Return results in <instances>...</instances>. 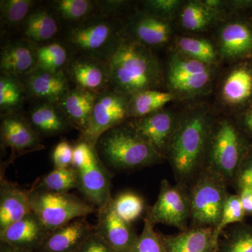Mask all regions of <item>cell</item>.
Wrapping results in <instances>:
<instances>
[{"instance_id": "38", "label": "cell", "mask_w": 252, "mask_h": 252, "mask_svg": "<svg viewBox=\"0 0 252 252\" xmlns=\"http://www.w3.org/2000/svg\"><path fill=\"white\" fill-rule=\"evenodd\" d=\"M246 215L238 194H228L223 207L220 223L214 229V238L218 244L220 235L228 225L243 223Z\"/></svg>"}, {"instance_id": "36", "label": "cell", "mask_w": 252, "mask_h": 252, "mask_svg": "<svg viewBox=\"0 0 252 252\" xmlns=\"http://www.w3.org/2000/svg\"><path fill=\"white\" fill-rule=\"evenodd\" d=\"M34 0H1L0 19L1 28H21L29 15L36 7Z\"/></svg>"}, {"instance_id": "1", "label": "cell", "mask_w": 252, "mask_h": 252, "mask_svg": "<svg viewBox=\"0 0 252 252\" xmlns=\"http://www.w3.org/2000/svg\"><path fill=\"white\" fill-rule=\"evenodd\" d=\"M213 121L211 113L203 106L189 108L179 115L165 155L178 185L188 187L203 171Z\"/></svg>"}, {"instance_id": "9", "label": "cell", "mask_w": 252, "mask_h": 252, "mask_svg": "<svg viewBox=\"0 0 252 252\" xmlns=\"http://www.w3.org/2000/svg\"><path fill=\"white\" fill-rule=\"evenodd\" d=\"M28 190L32 211L50 231L94 211V206L71 193L33 188Z\"/></svg>"}, {"instance_id": "33", "label": "cell", "mask_w": 252, "mask_h": 252, "mask_svg": "<svg viewBox=\"0 0 252 252\" xmlns=\"http://www.w3.org/2000/svg\"><path fill=\"white\" fill-rule=\"evenodd\" d=\"M26 89L19 77L9 74L0 75V111L1 116L18 112L26 97Z\"/></svg>"}, {"instance_id": "34", "label": "cell", "mask_w": 252, "mask_h": 252, "mask_svg": "<svg viewBox=\"0 0 252 252\" xmlns=\"http://www.w3.org/2000/svg\"><path fill=\"white\" fill-rule=\"evenodd\" d=\"M216 252H252V224L233 225L220 235Z\"/></svg>"}, {"instance_id": "47", "label": "cell", "mask_w": 252, "mask_h": 252, "mask_svg": "<svg viewBox=\"0 0 252 252\" xmlns=\"http://www.w3.org/2000/svg\"><path fill=\"white\" fill-rule=\"evenodd\" d=\"M228 9L233 12H243L252 9V0H230L227 1Z\"/></svg>"}, {"instance_id": "44", "label": "cell", "mask_w": 252, "mask_h": 252, "mask_svg": "<svg viewBox=\"0 0 252 252\" xmlns=\"http://www.w3.org/2000/svg\"><path fill=\"white\" fill-rule=\"evenodd\" d=\"M76 252H114L94 230L81 244Z\"/></svg>"}, {"instance_id": "14", "label": "cell", "mask_w": 252, "mask_h": 252, "mask_svg": "<svg viewBox=\"0 0 252 252\" xmlns=\"http://www.w3.org/2000/svg\"><path fill=\"white\" fill-rule=\"evenodd\" d=\"M0 140L1 149H11V159L45 148L27 118L19 112L1 116Z\"/></svg>"}, {"instance_id": "2", "label": "cell", "mask_w": 252, "mask_h": 252, "mask_svg": "<svg viewBox=\"0 0 252 252\" xmlns=\"http://www.w3.org/2000/svg\"><path fill=\"white\" fill-rule=\"evenodd\" d=\"M110 89L131 96L159 90L165 82L160 61L152 49L124 35L107 60Z\"/></svg>"}, {"instance_id": "4", "label": "cell", "mask_w": 252, "mask_h": 252, "mask_svg": "<svg viewBox=\"0 0 252 252\" xmlns=\"http://www.w3.org/2000/svg\"><path fill=\"white\" fill-rule=\"evenodd\" d=\"M94 147L103 162L122 171L152 166L165 159L141 137L129 120L102 134Z\"/></svg>"}, {"instance_id": "25", "label": "cell", "mask_w": 252, "mask_h": 252, "mask_svg": "<svg viewBox=\"0 0 252 252\" xmlns=\"http://www.w3.org/2000/svg\"><path fill=\"white\" fill-rule=\"evenodd\" d=\"M29 190L1 179L0 186V231L31 213Z\"/></svg>"}, {"instance_id": "17", "label": "cell", "mask_w": 252, "mask_h": 252, "mask_svg": "<svg viewBox=\"0 0 252 252\" xmlns=\"http://www.w3.org/2000/svg\"><path fill=\"white\" fill-rule=\"evenodd\" d=\"M124 23V34L149 49L167 44L172 35L170 21L136 11Z\"/></svg>"}, {"instance_id": "16", "label": "cell", "mask_w": 252, "mask_h": 252, "mask_svg": "<svg viewBox=\"0 0 252 252\" xmlns=\"http://www.w3.org/2000/svg\"><path fill=\"white\" fill-rule=\"evenodd\" d=\"M220 59L237 63L252 60V25L247 20L234 19L219 31L216 44Z\"/></svg>"}, {"instance_id": "41", "label": "cell", "mask_w": 252, "mask_h": 252, "mask_svg": "<svg viewBox=\"0 0 252 252\" xmlns=\"http://www.w3.org/2000/svg\"><path fill=\"white\" fill-rule=\"evenodd\" d=\"M236 191L244 188H252V147L239 167L233 180Z\"/></svg>"}, {"instance_id": "39", "label": "cell", "mask_w": 252, "mask_h": 252, "mask_svg": "<svg viewBox=\"0 0 252 252\" xmlns=\"http://www.w3.org/2000/svg\"><path fill=\"white\" fill-rule=\"evenodd\" d=\"M144 222L143 230L131 252H167L160 233L154 229L155 224L147 217Z\"/></svg>"}, {"instance_id": "19", "label": "cell", "mask_w": 252, "mask_h": 252, "mask_svg": "<svg viewBox=\"0 0 252 252\" xmlns=\"http://www.w3.org/2000/svg\"><path fill=\"white\" fill-rule=\"evenodd\" d=\"M28 97L36 102L56 103L70 90V82L64 72H51L36 69L20 78Z\"/></svg>"}, {"instance_id": "32", "label": "cell", "mask_w": 252, "mask_h": 252, "mask_svg": "<svg viewBox=\"0 0 252 252\" xmlns=\"http://www.w3.org/2000/svg\"><path fill=\"white\" fill-rule=\"evenodd\" d=\"M175 51L209 65H216L220 59L216 44L204 38L180 36L175 41Z\"/></svg>"}, {"instance_id": "40", "label": "cell", "mask_w": 252, "mask_h": 252, "mask_svg": "<svg viewBox=\"0 0 252 252\" xmlns=\"http://www.w3.org/2000/svg\"><path fill=\"white\" fill-rule=\"evenodd\" d=\"M184 4V1L181 0H147L142 1L144 12L169 21L176 15L180 14Z\"/></svg>"}, {"instance_id": "24", "label": "cell", "mask_w": 252, "mask_h": 252, "mask_svg": "<svg viewBox=\"0 0 252 252\" xmlns=\"http://www.w3.org/2000/svg\"><path fill=\"white\" fill-rule=\"evenodd\" d=\"M62 23L47 7H36L21 28V38L35 45L57 40Z\"/></svg>"}, {"instance_id": "48", "label": "cell", "mask_w": 252, "mask_h": 252, "mask_svg": "<svg viewBox=\"0 0 252 252\" xmlns=\"http://www.w3.org/2000/svg\"><path fill=\"white\" fill-rule=\"evenodd\" d=\"M0 252H35L30 251V250H24V249L15 248V247L11 246V245H8V244L0 243Z\"/></svg>"}, {"instance_id": "26", "label": "cell", "mask_w": 252, "mask_h": 252, "mask_svg": "<svg viewBox=\"0 0 252 252\" xmlns=\"http://www.w3.org/2000/svg\"><path fill=\"white\" fill-rule=\"evenodd\" d=\"M97 95L89 91L71 88L57 103L71 125L81 135L89 127Z\"/></svg>"}, {"instance_id": "45", "label": "cell", "mask_w": 252, "mask_h": 252, "mask_svg": "<svg viewBox=\"0 0 252 252\" xmlns=\"http://www.w3.org/2000/svg\"><path fill=\"white\" fill-rule=\"evenodd\" d=\"M237 122L252 140V109L238 114Z\"/></svg>"}, {"instance_id": "3", "label": "cell", "mask_w": 252, "mask_h": 252, "mask_svg": "<svg viewBox=\"0 0 252 252\" xmlns=\"http://www.w3.org/2000/svg\"><path fill=\"white\" fill-rule=\"evenodd\" d=\"M252 140L239 126L236 119L220 118L212 123L203 170L232 184L247 154Z\"/></svg>"}, {"instance_id": "15", "label": "cell", "mask_w": 252, "mask_h": 252, "mask_svg": "<svg viewBox=\"0 0 252 252\" xmlns=\"http://www.w3.org/2000/svg\"><path fill=\"white\" fill-rule=\"evenodd\" d=\"M94 230L114 252H132L139 237L132 223H127L117 215L113 198L99 207Z\"/></svg>"}, {"instance_id": "35", "label": "cell", "mask_w": 252, "mask_h": 252, "mask_svg": "<svg viewBox=\"0 0 252 252\" xmlns=\"http://www.w3.org/2000/svg\"><path fill=\"white\" fill-rule=\"evenodd\" d=\"M54 193H68L73 189H78L77 172L72 166L56 168L39 179L32 187Z\"/></svg>"}, {"instance_id": "42", "label": "cell", "mask_w": 252, "mask_h": 252, "mask_svg": "<svg viewBox=\"0 0 252 252\" xmlns=\"http://www.w3.org/2000/svg\"><path fill=\"white\" fill-rule=\"evenodd\" d=\"M73 151L69 142L64 139L56 146L53 152L52 158L54 167L56 168H65L72 166L73 160Z\"/></svg>"}, {"instance_id": "46", "label": "cell", "mask_w": 252, "mask_h": 252, "mask_svg": "<svg viewBox=\"0 0 252 252\" xmlns=\"http://www.w3.org/2000/svg\"><path fill=\"white\" fill-rule=\"evenodd\" d=\"M246 216L252 215V188H244L237 192Z\"/></svg>"}, {"instance_id": "7", "label": "cell", "mask_w": 252, "mask_h": 252, "mask_svg": "<svg viewBox=\"0 0 252 252\" xmlns=\"http://www.w3.org/2000/svg\"><path fill=\"white\" fill-rule=\"evenodd\" d=\"M72 167L78 189L91 204L99 208L110 200L111 175L95 147L80 139L74 147Z\"/></svg>"}, {"instance_id": "8", "label": "cell", "mask_w": 252, "mask_h": 252, "mask_svg": "<svg viewBox=\"0 0 252 252\" xmlns=\"http://www.w3.org/2000/svg\"><path fill=\"white\" fill-rule=\"evenodd\" d=\"M215 66L187 57L175 51L167 63L165 82L176 98L193 99L210 91L215 77Z\"/></svg>"}, {"instance_id": "6", "label": "cell", "mask_w": 252, "mask_h": 252, "mask_svg": "<svg viewBox=\"0 0 252 252\" xmlns=\"http://www.w3.org/2000/svg\"><path fill=\"white\" fill-rule=\"evenodd\" d=\"M227 187L220 177L205 170L189 185L192 228H216L229 194Z\"/></svg>"}, {"instance_id": "37", "label": "cell", "mask_w": 252, "mask_h": 252, "mask_svg": "<svg viewBox=\"0 0 252 252\" xmlns=\"http://www.w3.org/2000/svg\"><path fill=\"white\" fill-rule=\"evenodd\" d=\"M114 210L123 220L132 223L142 216L145 210V201L139 194L126 191L113 198Z\"/></svg>"}, {"instance_id": "22", "label": "cell", "mask_w": 252, "mask_h": 252, "mask_svg": "<svg viewBox=\"0 0 252 252\" xmlns=\"http://www.w3.org/2000/svg\"><path fill=\"white\" fill-rule=\"evenodd\" d=\"M36 67L34 44L21 38L8 41L0 53L1 74L22 78L32 72Z\"/></svg>"}, {"instance_id": "28", "label": "cell", "mask_w": 252, "mask_h": 252, "mask_svg": "<svg viewBox=\"0 0 252 252\" xmlns=\"http://www.w3.org/2000/svg\"><path fill=\"white\" fill-rule=\"evenodd\" d=\"M47 6L66 27L83 22L99 14L97 1L92 0H54Z\"/></svg>"}, {"instance_id": "11", "label": "cell", "mask_w": 252, "mask_h": 252, "mask_svg": "<svg viewBox=\"0 0 252 252\" xmlns=\"http://www.w3.org/2000/svg\"><path fill=\"white\" fill-rule=\"evenodd\" d=\"M130 99V96L110 89L97 94L90 124L86 132L81 134V140L94 147L102 134L128 120Z\"/></svg>"}, {"instance_id": "13", "label": "cell", "mask_w": 252, "mask_h": 252, "mask_svg": "<svg viewBox=\"0 0 252 252\" xmlns=\"http://www.w3.org/2000/svg\"><path fill=\"white\" fill-rule=\"evenodd\" d=\"M64 72L70 84L81 90L98 94L110 89L107 61L72 55Z\"/></svg>"}, {"instance_id": "29", "label": "cell", "mask_w": 252, "mask_h": 252, "mask_svg": "<svg viewBox=\"0 0 252 252\" xmlns=\"http://www.w3.org/2000/svg\"><path fill=\"white\" fill-rule=\"evenodd\" d=\"M176 98L172 93L146 90L131 96L128 106L129 119L146 117L162 110Z\"/></svg>"}, {"instance_id": "30", "label": "cell", "mask_w": 252, "mask_h": 252, "mask_svg": "<svg viewBox=\"0 0 252 252\" xmlns=\"http://www.w3.org/2000/svg\"><path fill=\"white\" fill-rule=\"evenodd\" d=\"M223 16L208 9L200 1H190L182 6L180 20L181 26L186 31L198 32L219 22Z\"/></svg>"}, {"instance_id": "20", "label": "cell", "mask_w": 252, "mask_h": 252, "mask_svg": "<svg viewBox=\"0 0 252 252\" xmlns=\"http://www.w3.org/2000/svg\"><path fill=\"white\" fill-rule=\"evenodd\" d=\"M51 232L39 217L32 212L6 229L0 231V243L36 252Z\"/></svg>"}, {"instance_id": "23", "label": "cell", "mask_w": 252, "mask_h": 252, "mask_svg": "<svg viewBox=\"0 0 252 252\" xmlns=\"http://www.w3.org/2000/svg\"><path fill=\"white\" fill-rule=\"evenodd\" d=\"M26 118L41 138L62 135L74 128L56 103L36 102Z\"/></svg>"}, {"instance_id": "31", "label": "cell", "mask_w": 252, "mask_h": 252, "mask_svg": "<svg viewBox=\"0 0 252 252\" xmlns=\"http://www.w3.org/2000/svg\"><path fill=\"white\" fill-rule=\"evenodd\" d=\"M37 69L51 72H64L72 54L62 41L56 40L46 44L35 45Z\"/></svg>"}, {"instance_id": "12", "label": "cell", "mask_w": 252, "mask_h": 252, "mask_svg": "<svg viewBox=\"0 0 252 252\" xmlns=\"http://www.w3.org/2000/svg\"><path fill=\"white\" fill-rule=\"evenodd\" d=\"M218 96L223 107L238 114L252 109V60L235 63L222 79Z\"/></svg>"}, {"instance_id": "27", "label": "cell", "mask_w": 252, "mask_h": 252, "mask_svg": "<svg viewBox=\"0 0 252 252\" xmlns=\"http://www.w3.org/2000/svg\"><path fill=\"white\" fill-rule=\"evenodd\" d=\"M160 235L167 252H216L218 245L214 228L209 227L188 228L175 235Z\"/></svg>"}, {"instance_id": "18", "label": "cell", "mask_w": 252, "mask_h": 252, "mask_svg": "<svg viewBox=\"0 0 252 252\" xmlns=\"http://www.w3.org/2000/svg\"><path fill=\"white\" fill-rule=\"evenodd\" d=\"M178 119L179 115L163 109L146 117L128 120L141 137L165 158Z\"/></svg>"}, {"instance_id": "49", "label": "cell", "mask_w": 252, "mask_h": 252, "mask_svg": "<svg viewBox=\"0 0 252 252\" xmlns=\"http://www.w3.org/2000/svg\"><path fill=\"white\" fill-rule=\"evenodd\" d=\"M250 21V22L251 23V24L252 25V17L251 18V20H250V21Z\"/></svg>"}, {"instance_id": "43", "label": "cell", "mask_w": 252, "mask_h": 252, "mask_svg": "<svg viewBox=\"0 0 252 252\" xmlns=\"http://www.w3.org/2000/svg\"><path fill=\"white\" fill-rule=\"evenodd\" d=\"M130 1L122 0H102L97 1L99 14L120 18V16L128 8ZM121 19V18H120Z\"/></svg>"}, {"instance_id": "10", "label": "cell", "mask_w": 252, "mask_h": 252, "mask_svg": "<svg viewBox=\"0 0 252 252\" xmlns=\"http://www.w3.org/2000/svg\"><path fill=\"white\" fill-rule=\"evenodd\" d=\"M146 217L154 224L170 225L181 231L188 229L190 220L188 187L162 180L157 202L147 210Z\"/></svg>"}, {"instance_id": "21", "label": "cell", "mask_w": 252, "mask_h": 252, "mask_svg": "<svg viewBox=\"0 0 252 252\" xmlns=\"http://www.w3.org/2000/svg\"><path fill=\"white\" fill-rule=\"evenodd\" d=\"M94 228L81 217L53 230L36 252H76Z\"/></svg>"}, {"instance_id": "5", "label": "cell", "mask_w": 252, "mask_h": 252, "mask_svg": "<svg viewBox=\"0 0 252 252\" xmlns=\"http://www.w3.org/2000/svg\"><path fill=\"white\" fill-rule=\"evenodd\" d=\"M125 35L120 18L97 14L67 26L62 41L72 55L107 61Z\"/></svg>"}]
</instances>
